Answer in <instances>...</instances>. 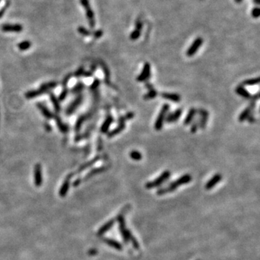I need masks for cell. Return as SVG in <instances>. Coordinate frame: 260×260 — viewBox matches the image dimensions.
Wrapping results in <instances>:
<instances>
[{
  "label": "cell",
  "instance_id": "cell-1",
  "mask_svg": "<svg viewBox=\"0 0 260 260\" xmlns=\"http://www.w3.org/2000/svg\"><path fill=\"white\" fill-rule=\"evenodd\" d=\"M191 181H192V176L191 175L188 174V173H187V174H184V175H182L181 176L179 177L178 178H177V179L174 181L171 182L168 187H165V188L159 189L157 191V195L160 196L174 192L178 187H179L182 185L189 184Z\"/></svg>",
  "mask_w": 260,
  "mask_h": 260
},
{
  "label": "cell",
  "instance_id": "cell-2",
  "mask_svg": "<svg viewBox=\"0 0 260 260\" xmlns=\"http://www.w3.org/2000/svg\"><path fill=\"white\" fill-rule=\"evenodd\" d=\"M170 174H171V173H170V170H164L157 178H155L153 181H151L147 182L145 186V188L147 189H154L158 187H160V185L163 184L164 182L166 181L170 178Z\"/></svg>",
  "mask_w": 260,
  "mask_h": 260
},
{
  "label": "cell",
  "instance_id": "cell-3",
  "mask_svg": "<svg viewBox=\"0 0 260 260\" xmlns=\"http://www.w3.org/2000/svg\"><path fill=\"white\" fill-rule=\"evenodd\" d=\"M170 110V105L168 104H163L161 107L159 114H158V117L155 119V124H154V129L156 131H160L163 129V124L165 123V119L166 117L167 114L169 112Z\"/></svg>",
  "mask_w": 260,
  "mask_h": 260
},
{
  "label": "cell",
  "instance_id": "cell-4",
  "mask_svg": "<svg viewBox=\"0 0 260 260\" xmlns=\"http://www.w3.org/2000/svg\"><path fill=\"white\" fill-rule=\"evenodd\" d=\"M151 75V65L148 62H145L143 65L142 70L137 77V81L139 82H145L150 78Z\"/></svg>",
  "mask_w": 260,
  "mask_h": 260
},
{
  "label": "cell",
  "instance_id": "cell-5",
  "mask_svg": "<svg viewBox=\"0 0 260 260\" xmlns=\"http://www.w3.org/2000/svg\"><path fill=\"white\" fill-rule=\"evenodd\" d=\"M117 220L119 223V231H120L121 234L123 236V239L126 243L129 242V236L130 234L129 230L126 228L125 225V220H124V217L123 215H119L117 217Z\"/></svg>",
  "mask_w": 260,
  "mask_h": 260
},
{
  "label": "cell",
  "instance_id": "cell-6",
  "mask_svg": "<svg viewBox=\"0 0 260 260\" xmlns=\"http://www.w3.org/2000/svg\"><path fill=\"white\" fill-rule=\"evenodd\" d=\"M203 43V39L200 37H198L196 39L194 40L193 43H192V45L189 47V48L187 51V56L189 57H193L194 55L198 51V50L200 49L201 46Z\"/></svg>",
  "mask_w": 260,
  "mask_h": 260
},
{
  "label": "cell",
  "instance_id": "cell-7",
  "mask_svg": "<svg viewBox=\"0 0 260 260\" xmlns=\"http://www.w3.org/2000/svg\"><path fill=\"white\" fill-rule=\"evenodd\" d=\"M200 118H199V127L201 129H205L207 126V120L209 118V112L205 109H199L197 110Z\"/></svg>",
  "mask_w": 260,
  "mask_h": 260
},
{
  "label": "cell",
  "instance_id": "cell-8",
  "mask_svg": "<svg viewBox=\"0 0 260 260\" xmlns=\"http://www.w3.org/2000/svg\"><path fill=\"white\" fill-rule=\"evenodd\" d=\"M182 115V109H177L173 112H168L165 117V122L168 124L176 123Z\"/></svg>",
  "mask_w": 260,
  "mask_h": 260
},
{
  "label": "cell",
  "instance_id": "cell-9",
  "mask_svg": "<svg viewBox=\"0 0 260 260\" xmlns=\"http://www.w3.org/2000/svg\"><path fill=\"white\" fill-rule=\"evenodd\" d=\"M82 101H83V96L82 95H79L77 97V98L75 99L73 102L71 104V105L67 108V111H66V114L67 116H70L72 114H73L74 111H75L77 108L80 106V105L82 104Z\"/></svg>",
  "mask_w": 260,
  "mask_h": 260
},
{
  "label": "cell",
  "instance_id": "cell-10",
  "mask_svg": "<svg viewBox=\"0 0 260 260\" xmlns=\"http://www.w3.org/2000/svg\"><path fill=\"white\" fill-rule=\"evenodd\" d=\"M34 182L35 186L38 187H40L42 184V182H43L41 165L39 163L35 165L34 167Z\"/></svg>",
  "mask_w": 260,
  "mask_h": 260
},
{
  "label": "cell",
  "instance_id": "cell-11",
  "mask_svg": "<svg viewBox=\"0 0 260 260\" xmlns=\"http://www.w3.org/2000/svg\"><path fill=\"white\" fill-rule=\"evenodd\" d=\"M160 97L162 98L165 99V100H168L171 101V102L178 103L181 100V95L178 93H167L163 92L160 94Z\"/></svg>",
  "mask_w": 260,
  "mask_h": 260
},
{
  "label": "cell",
  "instance_id": "cell-12",
  "mask_svg": "<svg viewBox=\"0 0 260 260\" xmlns=\"http://www.w3.org/2000/svg\"><path fill=\"white\" fill-rule=\"evenodd\" d=\"M142 28V23L138 20L136 22V25H135V30H133L129 35L130 39L133 40V41L137 40L141 35Z\"/></svg>",
  "mask_w": 260,
  "mask_h": 260
},
{
  "label": "cell",
  "instance_id": "cell-13",
  "mask_svg": "<svg viewBox=\"0 0 260 260\" xmlns=\"http://www.w3.org/2000/svg\"><path fill=\"white\" fill-rule=\"evenodd\" d=\"M221 179H222V175L218 173H216V174L214 175L213 176H212V178H211L206 183L205 189L207 190L212 189L213 187H215V186L220 181Z\"/></svg>",
  "mask_w": 260,
  "mask_h": 260
},
{
  "label": "cell",
  "instance_id": "cell-14",
  "mask_svg": "<svg viewBox=\"0 0 260 260\" xmlns=\"http://www.w3.org/2000/svg\"><path fill=\"white\" fill-rule=\"evenodd\" d=\"M72 176H73V173H70V174H69L67 177H66L65 181H64V183L62 184V187H61L60 188V190H59L60 197H65L66 195H67V192H68L69 190V188H70V180H71V178L72 177Z\"/></svg>",
  "mask_w": 260,
  "mask_h": 260
},
{
  "label": "cell",
  "instance_id": "cell-15",
  "mask_svg": "<svg viewBox=\"0 0 260 260\" xmlns=\"http://www.w3.org/2000/svg\"><path fill=\"white\" fill-rule=\"evenodd\" d=\"M114 117L111 115V114H109L106 116V119L104 120V123L102 124L101 127V131L103 134H107L108 131H109V127H110L112 123L114 122Z\"/></svg>",
  "mask_w": 260,
  "mask_h": 260
},
{
  "label": "cell",
  "instance_id": "cell-16",
  "mask_svg": "<svg viewBox=\"0 0 260 260\" xmlns=\"http://www.w3.org/2000/svg\"><path fill=\"white\" fill-rule=\"evenodd\" d=\"M235 91L236 94H238V95H240L241 97L246 99V100H250L251 95H252L250 93H249V91L246 90L245 87L243 86L242 85H241V84L236 87Z\"/></svg>",
  "mask_w": 260,
  "mask_h": 260
},
{
  "label": "cell",
  "instance_id": "cell-17",
  "mask_svg": "<svg viewBox=\"0 0 260 260\" xmlns=\"http://www.w3.org/2000/svg\"><path fill=\"white\" fill-rule=\"evenodd\" d=\"M82 3L83 4L84 7H85V8L86 9V11H87V17H88L89 21H90V26L94 27V25H95L94 14H93V12H92V10L90 9V4H89L88 1H87V0H82Z\"/></svg>",
  "mask_w": 260,
  "mask_h": 260
},
{
  "label": "cell",
  "instance_id": "cell-18",
  "mask_svg": "<svg viewBox=\"0 0 260 260\" xmlns=\"http://www.w3.org/2000/svg\"><path fill=\"white\" fill-rule=\"evenodd\" d=\"M108 169H109V165H104V166H101V167H98V168H93V169L91 170L85 176L84 179L85 180L89 179V178H92V177L94 176L103 173V172L106 171V170H107Z\"/></svg>",
  "mask_w": 260,
  "mask_h": 260
},
{
  "label": "cell",
  "instance_id": "cell-19",
  "mask_svg": "<svg viewBox=\"0 0 260 260\" xmlns=\"http://www.w3.org/2000/svg\"><path fill=\"white\" fill-rule=\"evenodd\" d=\"M125 128H126L125 123H119V124H118V126H116L115 129L111 130V131L107 133V137L109 138L114 137H115L116 135L120 134L121 132H122V131L125 129Z\"/></svg>",
  "mask_w": 260,
  "mask_h": 260
},
{
  "label": "cell",
  "instance_id": "cell-20",
  "mask_svg": "<svg viewBox=\"0 0 260 260\" xmlns=\"http://www.w3.org/2000/svg\"><path fill=\"white\" fill-rule=\"evenodd\" d=\"M196 114H197V109H195V108H191L189 110L188 114H187V116L185 117L184 120V125L188 126L192 124L194 119H195Z\"/></svg>",
  "mask_w": 260,
  "mask_h": 260
},
{
  "label": "cell",
  "instance_id": "cell-21",
  "mask_svg": "<svg viewBox=\"0 0 260 260\" xmlns=\"http://www.w3.org/2000/svg\"><path fill=\"white\" fill-rule=\"evenodd\" d=\"M114 222H115V220H114V219H111V220L106 222L104 225L101 226L100 229H99L98 231V236H102L104 235V234H106L109 229H111V228H112V226L114 225Z\"/></svg>",
  "mask_w": 260,
  "mask_h": 260
},
{
  "label": "cell",
  "instance_id": "cell-22",
  "mask_svg": "<svg viewBox=\"0 0 260 260\" xmlns=\"http://www.w3.org/2000/svg\"><path fill=\"white\" fill-rule=\"evenodd\" d=\"M104 241L106 243V244H107V245L111 246V247L114 248V249H116V250H118V251L122 250L123 246L120 244V243L119 242V241L114 240V239H108V238L104 239Z\"/></svg>",
  "mask_w": 260,
  "mask_h": 260
},
{
  "label": "cell",
  "instance_id": "cell-23",
  "mask_svg": "<svg viewBox=\"0 0 260 260\" xmlns=\"http://www.w3.org/2000/svg\"><path fill=\"white\" fill-rule=\"evenodd\" d=\"M37 107L38 108V109H40V112L42 113V114H43V116H45L46 119H52V118H54V114H52L51 111L48 110V109H47L46 107L45 106H43L42 104H39V103H38L37 104Z\"/></svg>",
  "mask_w": 260,
  "mask_h": 260
},
{
  "label": "cell",
  "instance_id": "cell-24",
  "mask_svg": "<svg viewBox=\"0 0 260 260\" xmlns=\"http://www.w3.org/2000/svg\"><path fill=\"white\" fill-rule=\"evenodd\" d=\"M101 155H97V156H95V158H93V159L91 160H90V161H89V162H87V163H85V164L82 165V166H81L80 168H79L78 170H77V173H80V172L83 171V170H85L86 168H89V167L92 166L93 165L95 164L96 162H98L99 160H101Z\"/></svg>",
  "mask_w": 260,
  "mask_h": 260
},
{
  "label": "cell",
  "instance_id": "cell-25",
  "mask_svg": "<svg viewBox=\"0 0 260 260\" xmlns=\"http://www.w3.org/2000/svg\"><path fill=\"white\" fill-rule=\"evenodd\" d=\"M54 118L55 119L56 123H57V126H58L59 129L62 133H67V131H68V129H69L67 125H66L65 123L62 122V119H60L59 116L54 115Z\"/></svg>",
  "mask_w": 260,
  "mask_h": 260
},
{
  "label": "cell",
  "instance_id": "cell-26",
  "mask_svg": "<svg viewBox=\"0 0 260 260\" xmlns=\"http://www.w3.org/2000/svg\"><path fill=\"white\" fill-rule=\"evenodd\" d=\"M90 116H91V114H88L87 115L80 116V117L78 118V119H77V122H76V124H75V131H79V130L80 129L81 126H82V124L84 123V121H85L87 119H88L89 117H90Z\"/></svg>",
  "mask_w": 260,
  "mask_h": 260
},
{
  "label": "cell",
  "instance_id": "cell-27",
  "mask_svg": "<svg viewBox=\"0 0 260 260\" xmlns=\"http://www.w3.org/2000/svg\"><path fill=\"white\" fill-rule=\"evenodd\" d=\"M46 92V91L39 88L38 90H32V91H29V92H27L26 93H25V97H26L28 99H32L33 98L37 97V96L45 93Z\"/></svg>",
  "mask_w": 260,
  "mask_h": 260
},
{
  "label": "cell",
  "instance_id": "cell-28",
  "mask_svg": "<svg viewBox=\"0 0 260 260\" xmlns=\"http://www.w3.org/2000/svg\"><path fill=\"white\" fill-rule=\"evenodd\" d=\"M158 95V92L155 90V88L151 89V90H148V92L147 93H145L144 95H143V99H144L145 101H150V100H153V99H154L155 98H156V96Z\"/></svg>",
  "mask_w": 260,
  "mask_h": 260
},
{
  "label": "cell",
  "instance_id": "cell-29",
  "mask_svg": "<svg viewBox=\"0 0 260 260\" xmlns=\"http://www.w3.org/2000/svg\"><path fill=\"white\" fill-rule=\"evenodd\" d=\"M259 83V77H254V78H251V79H247L242 81L241 83V85L243 86H254L256 85Z\"/></svg>",
  "mask_w": 260,
  "mask_h": 260
},
{
  "label": "cell",
  "instance_id": "cell-30",
  "mask_svg": "<svg viewBox=\"0 0 260 260\" xmlns=\"http://www.w3.org/2000/svg\"><path fill=\"white\" fill-rule=\"evenodd\" d=\"M134 117V113L132 111H129V112L126 113L125 115L119 116L118 118V124L119 123H125L126 121L130 120V119H133Z\"/></svg>",
  "mask_w": 260,
  "mask_h": 260
},
{
  "label": "cell",
  "instance_id": "cell-31",
  "mask_svg": "<svg viewBox=\"0 0 260 260\" xmlns=\"http://www.w3.org/2000/svg\"><path fill=\"white\" fill-rule=\"evenodd\" d=\"M129 157L131 160H135V161H140L142 159V155L140 151L137 150H132L130 152Z\"/></svg>",
  "mask_w": 260,
  "mask_h": 260
},
{
  "label": "cell",
  "instance_id": "cell-32",
  "mask_svg": "<svg viewBox=\"0 0 260 260\" xmlns=\"http://www.w3.org/2000/svg\"><path fill=\"white\" fill-rule=\"evenodd\" d=\"M49 96H50V98L52 104H53L55 110L57 112H59L60 111V105H59V102L58 99L57 98V97L54 95V94L51 93H49Z\"/></svg>",
  "mask_w": 260,
  "mask_h": 260
},
{
  "label": "cell",
  "instance_id": "cell-33",
  "mask_svg": "<svg viewBox=\"0 0 260 260\" xmlns=\"http://www.w3.org/2000/svg\"><path fill=\"white\" fill-rule=\"evenodd\" d=\"M57 83L56 82H47V83L43 84V85L40 86V88L47 92V91L50 90V89L54 88V87H57Z\"/></svg>",
  "mask_w": 260,
  "mask_h": 260
},
{
  "label": "cell",
  "instance_id": "cell-34",
  "mask_svg": "<svg viewBox=\"0 0 260 260\" xmlns=\"http://www.w3.org/2000/svg\"><path fill=\"white\" fill-rule=\"evenodd\" d=\"M3 30L5 31H20L21 27L20 25H5L3 27Z\"/></svg>",
  "mask_w": 260,
  "mask_h": 260
},
{
  "label": "cell",
  "instance_id": "cell-35",
  "mask_svg": "<svg viewBox=\"0 0 260 260\" xmlns=\"http://www.w3.org/2000/svg\"><path fill=\"white\" fill-rule=\"evenodd\" d=\"M131 241V244H132V246H134V248L136 250H139L140 249V244L139 243L137 242V239H135L134 236L131 234V233H130L129 236V241Z\"/></svg>",
  "mask_w": 260,
  "mask_h": 260
},
{
  "label": "cell",
  "instance_id": "cell-36",
  "mask_svg": "<svg viewBox=\"0 0 260 260\" xmlns=\"http://www.w3.org/2000/svg\"><path fill=\"white\" fill-rule=\"evenodd\" d=\"M199 128V120L198 119H195V121L192 122V126L190 128V131L192 134H195L197 132V131L198 130Z\"/></svg>",
  "mask_w": 260,
  "mask_h": 260
},
{
  "label": "cell",
  "instance_id": "cell-37",
  "mask_svg": "<svg viewBox=\"0 0 260 260\" xmlns=\"http://www.w3.org/2000/svg\"><path fill=\"white\" fill-rule=\"evenodd\" d=\"M84 87H85V85H84L83 83H78L77 85L75 86V87H74L73 89L72 90V93H80L81 91L84 89Z\"/></svg>",
  "mask_w": 260,
  "mask_h": 260
},
{
  "label": "cell",
  "instance_id": "cell-38",
  "mask_svg": "<svg viewBox=\"0 0 260 260\" xmlns=\"http://www.w3.org/2000/svg\"><path fill=\"white\" fill-rule=\"evenodd\" d=\"M30 43L28 41L22 42V43H20V44L18 45V48L22 51L28 49V48H30Z\"/></svg>",
  "mask_w": 260,
  "mask_h": 260
},
{
  "label": "cell",
  "instance_id": "cell-39",
  "mask_svg": "<svg viewBox=\"0 0 260 260\" xmlns=\"http://www.w3.org/2000/svg\"><path fill=\"white\" fill-rule=\"evenodd\" d=\"M100 83H101L100 80H99V79H95V80H94V82H93L92 84H91V85H90V90H97V88H98V86H99V85H100Z\"/></svg>",
  "mask_w": 260,
  "mask_h": 260
},
{
  "label": "cell",
  "instance_id": "cell-40",
  "mask_svg": "<svg viewBox=\"0 0 260 260\" xmlns=\"http://www.w3.org/2000/svg\"><path fill=\"white\" fill-rule=\"evenodd\" d=\"M67 93H68V90H67V86H63V90L62 91V93L60 94L59 95V100L60 101H63L65 100V98L67 97Z\"/></svg>",
  "mask_w": 260,
  "mask_h": 260
},
{
  "label": "cell",
  "instance_id": "cell-41",
  "mask_svg": "<svg viewBox=\"0 0 260 260\" xmlns=\"http://www.w3.org/2000/svg\"><path fill=\"white\" fill-rule=\"evenodd\" d=\"M259 7H254L253 8L252 11H251V15L254 18H258L259 17Z\"/></svg>",
  "mask_w": 260,
  "mask_h": 260
},
{
  "label": "cell",
  "instance_id": "cell-42",
  "mask_svg": "<svg viewBox=\"0 0 260 260\" xmlns=\"http://www.w3.org/2000/svg\"><path fill=\"white\" fill-rule=\"evenodd\" d=\"M84 72H84L83 67H81V68L79 69V70L75 72V77H81V76H83Z\"/></svg>",
  "mask_w": 260,
  "mask_h": 260
},
{
  "label": "cell",
  "instance_id": "cell-43",
  "mask_svg": "<svg viewBox=\"0 0 260 260\" xmlns=\"http://www.w3.org/2000/svg\"><path fill=\"white\" fill-rule=\"evenodd\" d=\"M145 87H146V88L148 89V90H151V89H153V88H154V87H153V84H152L151 82H148V81H147V82H145Z\"/></svg>",
  "mask_w": 260,
  "mask_h": 260
},
{
  "label": "cell",
  "instance_id": "cell-44",
  "mask_svg": "<svg viewBox=\"0 0 260 260\" xmlns=\"http://www.w3.org/2000/svg\"><path fill=\"white\" fill-rule=\"evenodd\" d=\"M102 35H103V32L101 31V30H98V31H96L95 33V38H100V37L102 36Z\"/></svg>",
  "mask_w": 260,
  "mask_h": 260
},
{
  "label": "cell",
  "instance_id": "cell-45",
  "mask_svg": "<svg viewBox=\"0 0 260 260\" xmlns=\"http://www.w3.org/2000/svg\"><path fill=\"white\" fill-rule=\"evenodd\" d=\"M82 182V180L80 179V178H77V179L75 180V181H74L73 183V186L74 187H77V186H78Z\"/></svg>",
  "mask_w": 260,
  "mask_h": 260
},
{
  "label": "cell",
  "instance_id": "cell-46",
  "mask_svg": "<svg viewBox=\"0 0 260 260\" xmlns=\"http://www.w3.org/2000/svg\"><path fill=\"white\" fill-rule=\"evenodd\" d=\"M80 31L82 33V34H84V35H89V32L87 31V30H86L84 29V28H82V29L80 30Z\"/></svg>",
  "mask_w": 260,
  "mask_h": 260
},
{
  "label": "cell",
  "instance_id": "cell-47",
  "mask_svg": "<svg viewBox=\"0 0 260 260\" xmlns=\"http://www.w3.org/2000/svg\"><path fill=\"white\" fill-rule=\"evenodd\" d=\"M96 252H97V251H96V250L95 249H91V250L89 251V254H90V255H95V254H96Z\"/></svg>",
  "mask_w": 260,
  "mask_h": 260
},
{
  "label": "cell",
  "instance_id": "cell-48",
  "mask_svg": "<svg viewBox=\"0 0 260 260\" xmlns=\"http://www.w3.org/2000/svg\"><path fill=\"white\" fill-rule=\"evenodd\" d=\"M253 1H254V2L257 5H259L260 4V0H254Z\"/></svg>",
  "mask_w": 260,
  "mask_h": 260
},
{
  "label": "cell",
  "instance_id": "cell-49",
  "mask_svg": "<svg viewBox=\"0 0 260 260\" xmlns=\"http://www.w3.org/2000/svg\"><path fill=\"white\" fill-rule=\"evenodd\" d=\"M234 1H235L236 3H238V4H240V3L242 2L243 0H234Z\"/></svg>",
  "mask_w": 260,
  "mask_h": 260
}]
</instances>
